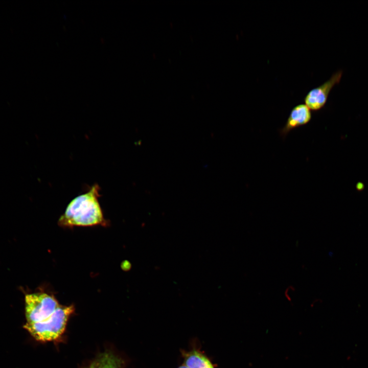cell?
<instances>
[{"label":"cell","mask_w":368,"mask_h":368,"mask_svg":"<svg viewBox=\"0 0 368 368\" xmlns=\"http://www.w3.org/2000/svg\"><path fill=\"white\" fill-rule=\"evenodd\" d=\"M99 188L97 185L84 194L77 196L68 204L58 223L65 226H93L105 222L99 202Z\"/></svg>","instance_id":"6da1fadb"},{"label":"cell","mask_w":368,"mask_h":368,"mask_svg":"<svg viewBox=\"0 0 368 368\" xmlns=\"http://www.w3.org/2000/svg\"><path fill=\"white\" fill-rule=\"evenodd\" d=\"M74 311L73 305H59L51 315L45 320L34 323H26L24 328L37 340H54L63 334L68 319Z\"/></svg>","instance_id":"7a4b0ae2"},{"label":"cell","mask_w":368,"mask_h":368,"mask_svg":"<svg viewBox=\"0 0 368 368\" xmlns=\"http://www.w3.org/2000/svg\"><path fill=\"white\" fill-rule=\"evenodd\" d=\"M59 306L56 298L45 293L27 294L25 297L27 323L41 321L48 318Z\"/></svg>","instance_id":"3957f363"},{"label":"cell","mask_w":368,"mask_h":368,"mask_svg":"<svg viewBox=\"0 0 368 368\" xmlns=\"http://www.w3.org/2000/svg\"><path fill=\"white\" fill-rule=\"evenodd\" d=\"M342 71L339 70L320 85L310 90L304 98L305 104L312 111H318L325 105L332 88L339 83Z\"/></svg>","instance_id":"277c9868"},{"label":"cell","mask_w":368,"mask_h":368,"mask_svg":"<svg viewBox=\"0 0 368 368\" xmlns=\"http://www.w3.org/2000/svg\"><path fill=\"white\" fill-rule=\"evenodd\" d=\"M311 118V110L305 104L296 105L291 109L284 126L279 130L280 136L285 139L290 131L307 124Z\"/></svg>","instance_id":"5b68a950"},{"label":"cell","mask_w":368,"mask_h":368,"mask_svg":"<svg viewBox=\"0 0 368 368\" xmlns=\"http://www.w3.org/2000/svg\"><path fill=\"white\" fill-rule=\"evenodd\" d=\"M181 353L184 364L189 368H215L209 358L197 349Z\"/></svg>","instance_id":"8992f818"},{"label":"cell","mask_w":368,"mask_h":368,"mask_svg":"<svg viewBox=\"0 0 368 368\" xmlns=\"http://www.w3.org/2000/svg\"><path fill=\"white\" fill-rule=\"evenodd\" d=\"M123 361L110 352L99 355L88 368H121Z\"/></svg>","instance_id":"52a82bcc"},{"label":"cell","mask_w":368,"mask_h":368,"mask_svg":"<svg viewBox=\"0 0 368 368\" xmlns=\"http://www.w3.org/2000/svg\"><path fill=\"white\" fill-rule=\"evenodd\" d=\"M177 368H189V367H188L187 366H186V365H185V364H183L179 366Z\"/></svg>","instance_id":"ba28073f"}]
</instances>
